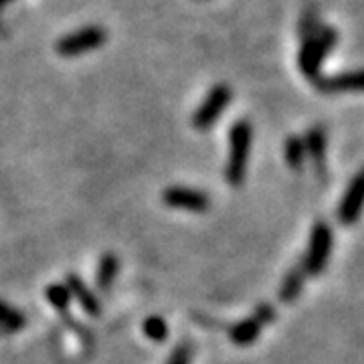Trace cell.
<instances>
[{
  "label": "cell",
  "mask_w": 364,
  "mask_h": 364,
  "mask_svg": "<svg viewBox=\"0 0 364 364\" xmlns=\"http://www.w3.org/2000/svg\"><path fill=\"white\" fill-rule=\"evenodd\" d=\"M253 142V128L247 119L235 122L229 130V160L225 168V178L231 186H241L247 174V160Z\"/></svg>",
  "instance_id": "cell-1"
},
{
  "label": "cell",
  "mask_w": 364,
  "mask_h": 364,
  "mask_svg": "<svg viewBox=\"0 0 364 364\" xmlns=\"http://www.w3.org/2000/svg\"><path fill=\"white\" fill-rule=\"evenodd\" d=\"M336 39H338V35L334 28H320L318 33H314L304 41L298 57V65L299 71L306 77L312 79V81L320 77L322 61L326 59V55L332 51V47L336 45Z\"/></svg>",
  "instance_id": "cell-2"
},
{
  "label": "cell",
  "mask_w": 364,
  "mask_h": 364,
  "mask_svg": "<svg viewBox=\"0 0 364 364\" xmlns=\"http://www.w3.org/2000/svg\"><path fill=\"white\" fill-rule=\"evenodd\" d=\"M332 241H334L332 229L324 221L316 223L312 227V233H310L306 259H304V265H301L304 272L310 273V275H320V273L324 272L326 263L330 259Z\"/></svg>",
  "instance_id": "cell-3"
},
{
  "label": "cell",
  "mask_w": 364,
  "mask_h": 364,
  "mask_svg": "<svg viewBox=\"0 0 364 364\" xmlns=\"http://www.w3.org/2000/svg\"><path fill=\"white\" fill-rule=\"evenodd\" d=\"M107 41V33H105L102 26H83L75 33H69L65 37L57 41L55 49L61 57H79L83 53L95 51L100 49Z\"/></svg>",
  "instance_id": "cell-4"
},
{
  "label": "cell",
  "mask_w": 364,
  "mask_h": 364,
  "mask_svg": "<svg viewBox=\"0 0 364 364\" xmlns=\"http://www.w3.org/2000/svg\"><path fill=\"white\" fill-rule=\"evenodd\" d=\"M231 97H233L231 87L225 83H219L208 91L207 100L196 107L195 116H193V126L196 130H208L223 116V112L229 105Z\"/></svg>",
  "instance_id": "cell-5"
},
{
  "label": "cell",
  "mask_w": 364,
  "mask_h": 364,
  "mask_svg": "<svg viewBox=\"0 0 364 364\" xmlns=\"http://www.w3.org/2000/svg\"><path fill=\"white\" fill-rule=\"evenodd\" d=\"M162 200L166 207L182 208L191 213H205L210 207V198L207 193L191 186H170L162 193Z\"/></svg>",
  "instance_id": "cell-6"
},
{
  "label": "cell",
  "mask_w": 364,
  "mask_h": 364,
  "mask_svg": "<svg viewBox=\"0 0 364 364\" xmlns=\"http://www.w3.org/2000/svg\"><path fill=\"white\" fill-rule=\"evenodd\" d=\"M363 196H364V178L363 174H356L352 178L350 186L346 188V193L342 196L338 207V217L344 225H352L358 219L360 208H363Z\"/></svg>",
  "instance_id": "cell-7"
},
{
  "label": "cell",
  "mask_w": 364,
  "mask_h": 364,
  "mask_svg": "<svg viewBox=\"0 0 364 364\" xmlns=\"http://www.w3.org/2000/svg\"><path fill=\"white\" fill-rule=\"evenodd\" d=\"M65 287L69 289V296L77 299L79 306L90 314V316H100V314H102L100 299L95 298L93 291H90V287L83 284V279L79 277L77 273H69V275H67Z\"/></svg>",
  "instance_id": "cell-8"
},
{
  "label": "cell",
  "mask_w": 364,
  "mask_h": 364,
  "mask_svg": "<svg viewBox=\"0 0 364 364\" xmlns=\"http://www.w3.org/2000/svg\"><path fill=\"white\" fill-rule=\"evenodd\" d=\"M314 85L324 93H340V91H358L363 87V73L350 71V73H340L334 77H318Z\"/></svg>",
  "instance_id": "cell-9"
},
{
  "label": "cell",
  "mask_w": 364,
  "mask_h": 364,
  "mask_svg": "<svg viewBox=\"0 0 364 364\" xmlns=\"http://www.w3.org/2000/svg\"><path fill=\"white\" fill-rule=\"evenodd\" d=\"M261 328H263V324L255 316L245 318V320H241L239 324H235L231 328V340L237 346H249V344H253L257 340V336L261 334Z\"/></svg>",
  "instance_id": "cell-10"
},
{
  "label": "cell",
  "mask_w": 364,
  "mask_h": 364,
  "mask_svg": "<svg viewBox=\"0 0 364 364\" xmlns=\"http://www.w3.org/2000/svg\"><path fill=\"white\" fill-rule=\"evenodd\" d=\"M304 148H306V154H310L314 160V164L318 168L324 166V156H326V132L324 128L316 126L312 130L306 134L304 138Z\"/></svg>",
  "instance_id": "cell-11"
},
{
  "label": "cell",
  "mask_w": 364,
  "mask_h": 364,
  "mask_svg": "<svg viewBox=\"0 0 364 364\" xmlns=\"http://www.w3.org/2000/svg\"><path fill=\"white\" fill-rule=\"evenodd\" d=\"M304 279H306L304 267H301V265L291 267V269L286 273L282 286H279V299H282V301H287V304L294 301V299L299 296L301 287H304Z\"/></svg>",
  "instance_id": "cell-12"
},
{
  "label": "cell",
  "mask_w": 364,
  "mask_h": 364,
  "mask_svg": "<svg viewBox=\"0 0 364 364\" xmlns=\"http://www.w3.org/2000/svg\"><path fill=\"white\" fill-rule=\"evenodd\" d=\"M117 267H119V261L114 253H104L102 259H100V267H97V287L100 289H109V286L114 284L117 275Z\"/></svg>",
  "instance_id": "cell-13"
},
{
  "label": "cell",
  "mask_w": 364,
  "mask_h": 364,
  "mask_svg": "<svg viewBox=\"0 0 364 364\" xmlns=\"http://www.w3.org/2000/svg\"><path fill=\"white\" fill-rule=\"evenodd\" d=\"M25 326V316L0 301V334H13Z\"/></svg>",
  "instance_id": "cell-14"
},
{
  "label": "cell",
  "mask_w": 364,
  "mask_h": 364,
  "mask_svg": "<svg viewBox=\"0 0 364 364\" xmlns=\"http://www.w3.org/2000/svg\"><path fill=\"white\" fill-rule=\"evenodd\" d=\"M304 158H306L304 140H301L299 136H289L286 140L287 166L291 170H301V166H304Z\"/></svg>",
  "instance_id": "cell-15"
},
{
  "label": "cell",
  "mask_w": 364,
  "mask_h": 364,
  "mask_svg": "<svg viewBox=\"0 0 364 364\" xmlns=\"http://www.w3.org/2000/svg\"><path fill=\"white\" fill-rule=\"evenodd\" d=\"M45 296H47V301L57 312L67 314V308L71 304V296H69V289L65 287V284H51L47 287Z\"/></svg>",
  "instance_id": "cell-16"
},
{
  "label": "cell",
  "mask_w": 364,
  "mask_h": 364,
  "mask_svg": "<svg viewBox=\"0 0 364 364\" xmlns=\"http://www.w3.org/2000/svg\"><path fill=\"white\" fill-rule=\"evenodd\" d=\"M144 334L154 342H164L168 338V324L160 316H148L144 320Z\"/></svg>",
  "instance_id": "cell-17"
},
{
  "label": "cell",
  "mask_w": 364,
  "mask_h": 364,
  "mask_svg": "<svg viewBox=\"0 0 364 364\" xmlns=\"http://www.w3.org/2000/svg\"><path fill=\"white\" fill-rule=\"evenodd\" d=\"M166 364H191V346L188 344H178L172 350Z\"/></svg>",
  "instance_id": "cell-18"
},
{
  "label": "cell",
  "mask_w": 364,
  "mask_h": 364,
  "mask_svg": "<svg viewBox=\"0 0 364 364\" xmlns=\"http://www.w3.org/2000/svg\"><path fill=\"white\" fill-rule=\"evenodd\" d=\"M257 320H259L261 324H269L273 318H275V310H273V306H269V304H259L257 308H255V314H253Z\"/></svg>",
  "instance_id": "cell-19"
},
{
  "label": "cell",
  "mask_w": 364,
  "mask_h": 364,
  "mask_svg": "<svg viewBox=\"0 0 364 364\" xmlns=\"http://www.w3.org/2000/svg\"><path fill=\"white\" fill-rule=\"evenodd\" d=\"M6 2H11V0H0V6H2V4H6Z\"/></svg>",
  "instance_id": "cell-20"
}]
</instances>
